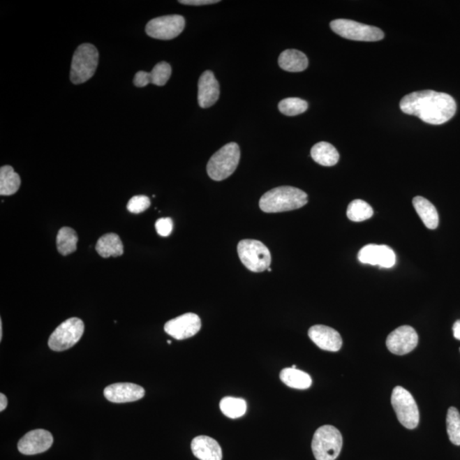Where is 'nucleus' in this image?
<instances>
[{"label":"nucleus","mask_w":460,"mask_h":460,"mask_svg":"<svg viewBox=\"0 0 460 460\" xmlns=\"http://www.w3.org/2000/svg\"><path fill=\"white\" fill-rule=\"evenodd\" d=\"M343 447L341 433L332 425L317 429L312 440V452L316 460H335Z\"/></svg>","instance_id":"obj_4"},{"label":"nucleus","mask_w":460,"mask_h":460,"mask_svg":"<svg viewBox=\"0 0 460 460\" xmlns=\"http://www.w3.org/2000/svg\"><path fill=\"white\" fill-rule=\"evenodd\" d=\"M400 107L404 114L415 115L431 125H443L454 117L457 106L450 95L435 91H420L405 96Z\"/></svg>","instance_id":"obj_1"},{"label":"nucleus","mask_w":460,"mask_h":460,"mask_svg":"<svg viewBox=\"0 0 460 460\" xmlns=\"http://www.w3.org/2000/svg\"><path fill=\"white\" fill-rule=\"evenodd\" d=\"M278 107L281 114L296 116L304 113L308 110V103L303 99L289 98L282 100Z\"/></svg>","instance_id":"obj_30"},{"label":"nucleus","mask_w":460,"mask_h":460,"mask_svg":"<svg viewBox=\"0 0 460 460\" xmlns=\"http://www.w3.org/2000/svg\"><path fill=\"white\" fill-rule=\"evenodd\" d=\"M419 343V336L412 327L401 326L394 330L386 339V346L390 353L403 355L411 353Z\"/></svg>","instance_id":"obj_12"},{"label":"nucleus","mask_w":460,"mask_h":460,"mask_svg":"<svg viewBox=\"0 0 460 460\" xmlns=\"http://www.w3.org/2000/svg\"><path fill=\"white\" fill-rule=\"evenodd\" d=\"M241 150L235 142H230L212 156L207 164L208 176L214 181H223L228 179L237 170Z\"/></svg>","instance_id":"obj_3"},{"label":"nucleus","mask_w":460,"mask_h":460,"mask_svg":"<svg viewBox=\"0 0 460 460\" xmlns=\"http://www.w3.org/2000/svg\"><path fill=\"white\" fill-rule=\"evenodd\" d=\"M96 252L103 258L119 257L124 253V246L118 235L110 233L103 235L96 246Z\"/></svg>","instance_id":"obj_22"},{"label":"nucleus","mask_w":460,"mask_h":460,"mask_svg":"<svg viewBox=\"0 0 460 460\" xmlns=\"http://www.w3.org/2000/svg\"><path fill=\"white\" fill-rule=\"evenodd\" d=\"M20 186V176L14 171L13 166H2L0 169V195H13L18 191Z\"/></svg>","instance_id":"obj_25"},{"label":"nucleus","mask_w":460,"mask_h":460,"mask_svg":"<svg viewBox=\"0 0 460 460\" xmlns=\"http://www.w3.org/2000/svg\"><path fill=\"white\" fill-rule=\"evenodd\" d=\"M8 400L6 395L3 393L0 394V411L3 412L7 408Z\"/></svg>","instance_id":"obj_34"},{"label":"nucleus","mask_w":460,"mask_h":460,"mask_svg":"<svg viewBox=\"0 0 460 460\" xmlns=\"http://www.w3.org/2000/svg\"><path fill=\"white\" fill-rule=\"evenodd\" d=\"M454 336L456 339L460 340V320L454 324Z\"/></svg>","instance_id":"obj_35"},{"label":"nucleus","mask_w":460,"mask_h":460,"mask_svg":"<svg viewBox=\"0 0 460 460\" xmlns=\"http://www.w3.org/2000/svg\"><path fill=\"white\" fill-rule=\"evenodd\" d=\"M280 378L288 387L297 389H306L312 385V378L303 371L288 367L281 371Z\"/></svg>","instance_id":"obj_24"},{"label":"nucleus","mask_w":460,"mask_h":460,"mask_svg":"<svg viewBox=\"0 0 460 460\" xmlns=\"http://www.w3.org/2000/svg\"><path fill=\"white\" fill-rule=\"evenodd\" d=\"M417 215L429 230H436L439 224L438 212L434 205L422 196H417L413 200Z\"/></svg>","instance_id":"obj_20"},{"label":"nucleus","mask_w":460,"mask_h":460,"mask_svg":"<svg viewBox=\"0 0 460 460\" xmlns=\"http://www.w3.org/2000/svg\"><path fill=\"white\" fill-rule=\"evenodd\" d=\"M359 261L365 265H378L382 268H392L396 258L394 251L385 245H367L358 253Z\"/></svg>","instance_id":"obj_14"},{"label":"nucleus","mask_w":460,"mask_h":460,"mask_svg":"<svg viewBox=\"0 0 460 460\" xmlns=\"http://www.w3.org/2000/svg\"><path fill=\"white\" fill-rule=\"evenodd\" d=\"M392 404L398 420L405 428L413 430L417 426L420 411L411 393L401 386H396L392 392Z\"/></svg>","instance_id":"obj_8"},{"label":"nucleus","mask_w":460,"mask_h":460,"mask_svg":"<svg viewBox=\"0 0 460 460\" xmlns=\"http://www.w3.org/2000/svg\"><path fill=\"white\" fill-rule=\"evenodd\" d=\"M78 242V235H77L75 230L68 227L61 228L57 237L58 252L64 256L75 253L77 250Z\"/></svg>","instance_id":"obj_26"},{"label":"nucleus","mask_w":460,"mask_h":460,"mask_svg":"<svg viewBox=\"0 0 460 460\" xmlns=\"http://www.w3.org/2000/svg\"><path fill=\"white\" fill-rule=\"evenodd\" d=\"M84 332V324L82 320L73 317L65 320L56 328L50 337V349L58 353L71 349L80 341Z\"/></svg>","instance_id":"obj_9"},{"label":"nucleus","mask_w":460,"mask_h":460,"mask_svg":"<svg viewBox=\"0 0 460 460\" xmlns=\"http://www.w3.org/2000/svg\"><path fill=\"white\" fill-rule=\"evenodd\" d=\"M168 343H169V345H171L172 341H170V340H168Z\"/></svg>","instance_id":"obj_37"},{"label":"nucleus","mask_w":460,"mask_h":460,"mask_svg":"<svg viewBox=\"0 0 460 460\" xmlns=\"http://www.w3.org/2000/svg\"><path fill=\"white\" fill-rule=\"evenodd\" d=\"M309 337L320 349L332 353L339 351L343 345V340L339 332L323 325H316L309 328Z\"/></svg>","instance_id":"obj_16"},{"label":"nucleus","mask_w":460,"mask_h":460,"mask_svg":"<svg viewBox=\"0 0 460 460\" xmlns=\"http://www.w3.org/2000/svg\"><path fill=\"white\" fill-rule=\"evenodd\" d=\"M220 95L218 81L210 71L204 72L198 83V103L200 107L207 108L218 102Z\"/></svg>","instance_id":"obj_17"},{"label":"nucleus","mask_w":460,"mask_h":460,"mask_svg":"<svg viewBox=\"0 0 460 460\" xmlns=\"http://www.w3.org/2000/svg\"><path fill=\"white\" fill-rule=\"evenodd\" d=\"M156 229L158 235L162 237H168L173 230V221L172 218H164L158 219L156 223Z\"/></svg>","instance_id":"obj_32"},{"label":"nucleus","mask_w":460,"mask_h":460,"mask_svg":"<svg viewBox=\"0 0 460 460\" xmlns=\"http://www.w3.org/2000/svg\"><path fill=\"white\" fill-rule=\"evenodd\" d=\"M3 339V324H2V320H0V341H1Z\"/></svg>","instance_id":"obj_36"},{"label":"nucleus","mask_w":460,"mask_h":460,"mask_svg":"<svg viewBox=\"0 0 460 460\" xmlns=\"http://www.w3.org/2000/svg\"><path fill=\"white\" fill-rule=\"evenodd\" d=\"M311 154L316 163L323 166H334L339 160L338 150L327 142H320L313 146Z\"/></svg>","instance_id":"obj_23"},{"label":"nucleus","mask_w":460,"mask_h":460,"mask_svg":"<svg viewBox=\"0 0 460 460\" xmlns=\"http://www.w3.org/2000/svg\"><path fill=\"white\" fill-rule=\"evenodd\" d=\"M268 272H272V269L269 268V269H268Z\"/></svg>","instance_id":"obj_38"},{"label":"nucleus","mask_w":460,"mask_h":460,"mask_svg":"<svg viewBox=\"0 0 460 460\" xmlns=\"http://www.w3.org/2000/svg\"><path fill=\"white\" fill-rule=\"evenodd\" d=\"M307 203L306 193L297 188L282 186L265 193L259 200V207L267 214H276L296 210Z\"/></svg>","instance_id":"obj_2"},{"label":"nucleus","mask_w":460,"mask_h":460,"mask_svg":"<svg viewBox=\"0 0 460 460\" xmlns=\"http://www.w3.org/2000/svg\"><path fill=\"white\" fill-rule=\"evenodd\" d=\"M193 454L200 460H222L223 452L218 442L207 436H199L191 443Z\"/></svg>","instance_id":"obj_19"},{"label":"nucleus","mask_w":460,"mask_h":460,"mask_svg":"<svg viewBox=\"0 0 460 460\" xmlns=\"http://www.w3.org/2000/svg\"><path fill=\"white\" fill-rule=\"evenodd\" d=\"M145 390L133 383H117L104 389V396L114 403H131L142 399Z\"/></svg>","instance_id":"obj_15"},{"label":"nucleus","mask_w":460,"mask_h":460,"mask_svg":"<svg viewBox=\"0 0 460 460\" xmlns=\"http://www.w3.org/2000/svg\"><path fill=\"white\" fill-rule=\"evenodd\" d=\"M220 409L224 415L230 419H238L245 415L246 403L241 398L224 397L220 401Z\"/></svg>","instance_id":"obj_27"},{"label":"nucleus","mask_w":460,"mask_h":460,"mask_svg":"<svg viewBox=\"0 0 460 460\" xmlns=\"http://www.w3.org/2000/svg\"><path fill=\"white\" fill-rule=\"evenodd\" d=\"M172 75V67L165 61L158 63L150 73L139 71L134 77V84L137 87H145L149 84L163 87Z\"/></svg>","instance_id":"obj_18"},{"label":"nucleus","mask_w":460,"mask_h":460,"mask_svg":"<svg viewBox=\"0 0 460 460\" xmlns=\"http://www.w3.org/2000/svg\"><path fill=\"white\" fill-rule=\"evenodd\" d=\"M99 61L98 49L91 44H82L73 54L71 80L75 84L87 82L95 75Z\"/></svg>","instance_id":"obj_5"},{"label":"nucleus","mask_w":460,"mask_h":460,"mask_svg":"<svg viewBox=\"0 0 460 460\" xmlns=\"http://www.w3.org/2000/svg\"><path fill=\"white\" fill-rule=\"evenodd\" d=\"M373 210L369 203L362 200L351 202L347 209L348 218L353 222H363L372 218Z\"/></svg>","instance_id":"obj_28"},{"label":"nucleus","mask_w":460,"mask_h":460,"mask_svg":"<svg viewBox=\"0 0 460 460\" xmlns=\"http://www.w3.org/2000/svg\"><path fill=\"white\" fill-rule=\"evenodd\" d=\"M184 27L185 20L181 15H164L149 22L146 26V33L156 40H170L179 36Z\"/></svg>","instance_id":"obj_10"},{"label":"nucleus","mask_w":460,"mask_h":460,"mask_svg":"<svg viewBox=\"0 0 460 460\" xmlns=\"http://www.w3.org/2000/svg\"><path fill=\"white\" fill-rule=\"evenodd\" d=\"M447 431L451 443L460 446V413L454 407L447 410Z\"/></svg>","instance_id":"obj_29"},{"label":"nucleus","mask_w":460,"mask_h":460,"mask_svg":"<svg viewBox=\"0 0 460 460\" xmlns=\"http://www.w3.org/2000/svg\"><path fill=\"white\" fill-rule=\"evenodd\" d=\"M330 27L335 34L350 40L374 42L380 41L385 37L384 32L376 27L347 19L332 21Z\"/></svg>","instance_id":"obj_7"},{"label":"nucleus","mask_w":460,"mask_h":460,"mask_svg":"<svg viewBox=\"0 0 460 460\" xmlns=\"http://www.w3.org/2000/svg\"><path fill=\"white\" fill-rule=\"evenodd\" d=\"M53 444V436L48 431L38 429L23 436L18 443V450L25 455H34L47 451Z\"/></svg>","instance_id":"obj_13"},{"label":"nucleus","mask_w":460,"mask_h":460,"mask_svg":"<svg viewBox=\"0 0 460 460\" xmlns=\"http://www.w3.org/2000/svg\"><path fill=\"white\" fill-rule=\"evenodd\" d=\"M278 63L283 71L292 73L303 72L309 65L306 55L297 50H285L281 54Z\"/></svg>","instance_id":"obj_21"},{"label":"nucleus","mask_w":460,"mask_h":460,"mask_svg":"<svg viewBox=\"0 0 460 460\" xmlns=\"http://www.w3.org/2000/svg\"><path fill=\"white\" fill-rule=\"evenodd\" d=\"M218 0H181L180 3L187 6H207L214 5V3H218Z\"/></svg>","instance_id":"obj_33"},{"label":"nucleus","mask_w":460,"mask_h":460,"mask_svg":"<svg viewBox=\"0 0 460 460\" xmlns=\"http://www.w3.org/2000/svg\"><path fill=\"white\" fill-rule=\"evenodd\" d=\"M150 207V200L146 195H136L133 197L127 204V210L131 214H139L144 212Z\"/></svg>","instance_id":"obj_31"},{"label":"nucleus","mask_w":460,"mask_h":460,"mask_svg":"<svg viewBox=\"0 0 460 460\" xmlns=\"http://www.w3.org/2000/svg\"><path fill=\"white\" fill-rule=\"evenodd\" d=\"M202 328V320L194 313H186L177 317L165 325V332L177 340L189 339L198 334Z\"/></svg>","instance_id":"obj_11"},{"label":"nucleus","mask_w":460,"mask_h":460,"mask_svg":"<svg viewBox=\"0 0 460 460\" xmlns=\"http://www.w3.org/2000/svg\"><path fill=\"white\" fill-rule=\"evenodd\" d=\"M239 259L250 272L260 273L269 268L272 254L264 243L256 239H243L239 242Z\"/></svg>","instance_id":"obj_6"}]
</instances>
